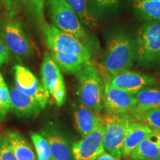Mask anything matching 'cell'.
Instances as JSON below:
<instances>
[{"label":"cell","instance_id":"cell-1","mask_svg":"<svg viewBox=\"0 0 160 160\" xmlns=\"http://www.w3.org/2000/svg\"><path fill=\"white\" fill-rule=\"evenodd\" d=\"M136 59L135 40L125 32L113 33L106 45L104 68L110 77L128 71Z\"/></svg>","mask_w":160,"mask_h":160},{"label":"cell","instance_id":"cell-2","mask_svg":"<svg viewBox=\"0 0 160 160\" xmlns=\"http://www.w3.org/2000/svg\"><path fill=\"white\" fill-rule=\"evenodd\" d=\"M49 14L53 25L93 48L96 41L89 34L79 17L66 0H47Z\"/></svg>","mask_w":160,"mask_h":160},{"label":"cell","instance_id":"cell-3","mask_svg":"<svg viewBox=\"0 0 160 160\" xmlns=\"http://www.w3.org/2000/svg\"><path fill=\"white\" fill-rule=\"evenodd\" d=\"M88 62L76 73L77 93L83 105L99 113L102 109L104 82L97 68Z\"/></svg>","mask_w":160,"mask_h":160},{"label":"cell","instance_id":"cell-4","mask_svg":"<svg viewBox=\"0 0 160 160\" xmlns=\"http://www.w3.org/2000/svg\"><path fill=\"white\" fill-rule=\"evenodd\" d=\"M134 117L129 113H108L102 118L105 151L117 158L122 157V147Z\"/></svg>","mask_w":160,"mask_h":160},{"label":"cell","instance_id":"cell-5","mask_svg":"<svg viewBox=\"0 0 160 160\" xmlns=\"http://www.w3.org/2000/svg\"><path fill=\"white\" fill-rule=\"evenodd\" d=\"M136 43V59L150 66L160 62V21H146L140 28Z\"/></svg>","mask_w":160,"mask_h":160},{"label":"cell","instance_id":"cell-6","mask_svg":"<svg viewBox=\"0 0 160 160\" xmlns=\"http://www.w3.org/2000/svg\"><path fill=\"white\" fill-rule=\"evenodd\" d=\"M43 37L51 51L73 53L89 61L93 55V48L83 43L69 33L45 22L42 26Z\"/></svg>","mask_w":160,"mask_h":160},{"label":"cell","instance_id":"cell-7","mask_svg":"<svg viewBox=\"0 0 160 160\" xmlns=\"http://www.w3.org/2000/svg\"><path fill=\"white\" fill-rule=\"evenodd\" d=\"M41 74L45 88L48 91L58 106L62 105L66 99L65 81L59 66L48 52L44 56Z\"/></svg>","mask_w":160,"mask_h":160},{"label":"cell","instance_id":"cell-8","mask_svg":"<svg viewBox=\"0 0 160 160\" xmlns=\"http://www.w3.org/2000/svg\"><path fill=\"white\" fill-rule=\"evenodd\" d=\"M104 107L108 113H132L135 111L137 100L135 95L113 87L108 79L104 81Z\"/></svg>","mask_w":160,"mask_h":160},{"label":"cell","instance_id":"cell-9","mask_svg":"<svg viewBox=\"0 0 160 160\" xmlns=\"http://www.w3.org/2000/svg\"><path fill=\"white\" fill-rule=\"evenodd\" d=\"M13 70L16 88L25 95L35 99L41 105L42 108H45L49 100L48 91L45 88L42 84L38 81L37 77L27 68L16 65Z\"/></svg>","mask_w":160,"mask_h":160},{"label":"cell","instance_id":"cell-10","mask_svg":"<svg viewBox=\"0 0 160 160\" xmlns=\"http://www.w3.org/2000/svg\"><path fill=\"white\" fill-rule=\"evenodd\" d=\"M104 151L102 122L88 135L76 142L72 148V153L75 160H96Z\"/></svg>","mask_w":160,"mask_h":160},{"label":"cell","instance_id":"cell-11","mask_svg":"<svg viewBox=\"0 0 160 160\" xmlns=\"http://www.w3.org/2000/svg\"><path fill=\"white\" fill-rule=\"evenodd\" d=\"M108 79L112 86L132 95L137 94L138 92L146 87L154 85L157 82L152 76L128 71L122 72L114 77L108 78Z\"/></svg>","mask_w":160,"mask_h":160},{"label":"cell","instance_id":"cell-12","mask_svg":"<svg viewBox=\"0 0 160 160\" xmlns=\"http://www.w3.org/2000/svg\"><path fill=\"white\" fill-rule=\"evenodd\" d=\"M5 43L15 54L28 57L32 54V48L28 37L17 22H9L3 28Z\"/></svg>","mask_w":160,"mask_h":160},{"label":"cell","instance_id":"cell-13","mask_svg":"<svg viewBox=\"0 0 160 160\" xmlns=\"http://www.w3.org/2000/svg\"><path fill=\"white\" fill-rule=\"evenodd\" d=\"M43 137L48 141L53 160H73L69 145L65 138L59 131L52 128H47L42 131Z\"/></svg>","mask_w":160,"mask_h":160},{"label":"cell","instance_id":"cell-14","mask_svg":"<svg viewBox=\"0 0 160 160\" xmlns=\"http://www.w3.org/2000/svg\"><path fill=\"white\" fill-rule=\"evenodd\" d=\"M9 93L11 109L20 117H31L37 114L42 109L37 100L25 95L17 88H13Z\"/></svg>","mask_w":160,"mask_h":160},{"label":"cell","instance_id":"cell-15","mask_svg":"<svg viewBox=\"0 0 160 160\" xmlns=\"http://www.w3.org/2000/svg\"><path fill=\"white\" fill-rule=\"evenodd\" d=\"M158 157H160V131L153 128L129 156L133 160H144Z\"/></svg>","mask_w":160,"mask_h":160},{"label":"cell","instance_id":"cell-16","mask_svg":"<svg viewBox=\"0 0 160 160\" xmlns=\"http://www.w3.org/2000/svg\"><path fill=\"white\" fill-rule=\"evenodd\" d=\"M74 120L78 131L83 137L91 133L102 122L99 113L83 105L76 110Z\"/></svg>","mask_w":160,"mask_h":160},{"label":"cell","instance_id":"cell-17","mask_svg":"<svg viewBox=\"0 0 160 160\" xmlns=\"http://www.w3.org/2000/svg\"><path fill=\"white\" fill-rule=\"evenodd\" d=\"M152 131V128L141 122H133L122 147V156L129 157L142 140Z\"/></svg>","mask_w":160,"mask_h":160},{"label":"cell","instance_id":"cell-18","mask_svg":"<svg viewBox=\"0 0 160 160\" xmlns=\"http://www.w3.org/2000/svg\"><path fill=\"white\" fill-rule=\"evenodd\" d=\"M86 28L95 29L98 27L99 15L92 7L89 0H66Z\"/></svg>","mask_w":160,"mask_h":160},{"label":"cell","instance_id":"cell-19","mask_svg":"<svg viewBox=\"0 0 160 160\" xmlns=\"http://www.w3.org/2000/svg\"><path fill=\"white\" fill-rule=\"evenodd\" d=\"M5 137L11 145L17 160H38L31 144L20 133L9 131Z\"/></svg>","mask_w":160,"mask_h":160},{"label":"cell","instance_id":"cell-20","mask_svg":"<svg viewBox=\"0 0 160 160\" xmlns=\"http://www.w3.org/2000/svg\"><path fill=\"white\" fill-rule=\"evenodd\" d=\"M51 55L60 70L68 73H76L87 62V59L73 53L51 51Z\"/></svg>","mask_w":160,"mask_h":160},{"label":"cell","instance_id":"cell-21","mask_svg":"<svg viewBox=\"0 0 160 160\" xmlns=\"http://www.w3.org/2000/svg\"><path fill=\"white\" fill-rule=\"evenodd\" d=\"M135 97L137 100V105L133 113L160 108V88L146 87L138 92Z\"/></svg>","mask_w":160,"mask_h":160},{"label":"cell","instance_id":"cell-22","mask_svg":"<svg viewBox=\"0 0 160 160\" xmlns=\"http://www.w3.org/2000/svg\"><path fill=\"white\" fill-rule=\"evenodd\" d=\"M133 8L139 19L145 21H160V1L134 0Z\"/></svg>","mask_w":160,"mask_h":160},{"label":"cell","instance_id":"cell-23","mask_svg":"<svg viewBox=\"0 0 160 160\" xmlns=\"http://www.w3.org/2000/svg\"><path fill=\"white\" fill-rule=\"evenodd\" d=\"M31 137L37 151L38 160H51L50 145L46 138L37 133H31Z\"/></svg>","mask_w":160,"mask_h":160},{"label":"cell","instance_id":"cell-24","mask_svg":"<svg viewBox=\"0 0 160 160\" xmlns=\"http://www.w3.org/2000/svg\"><path fill=\"white\" fill-rule=\"evenodd\" d=\"M133 117L151 128L160 131V108L151 109L139 113H133Z\"/></svg>","mask_w":160,"mask_h":160},{"label":"cell","instance_id":"cell-25","mask_svg":"<svg viewBox=\"0 0 160 160\" xmlns=\"http://www.w3.org/2000/svg\"><path fill=\"white\" fill-rule=\"evenodd\" d=\"M122 0H89L99 17L102 13L117 9Z\"/></svg>","mask_w":160,"mask_h":160},{"label":"cell","instance_id":"cell-26","mask_svg":"<svg viewBox=\"0 0 160 160\" xmlns=\"http://www.w3.org/2000/svg\"><path fill=\"white\" fill-rule=\"evenodd\" d=\"M24 1L34 17L37 22L42 27L45 22L44 18V5H45V0H24Z\"/></svg>","mask_w":160,"mask_h":160},{"label":"cell","instance_id":"cell-27","mask_svg":"<svg viewBox=\"0 0 160 160\" xmlns=\"http://www.w3.org/2000/svg\"><path fill=\"white\" fill-rule=\"evenodd\" d=\"M0 160H17L8 141L2 135H0Z\"/></svg>","mask_w":160,"mask_h":160},{"label":"cell","instance_id":"cell-28","mask_svg":"<svg viewBox=\"0 0 160 160\" xmlns=\"http://www.w3.org/2000/svg\"><path fill=\"white\" fill-rule=\"evenodd\" d=\"M0 106L6 113L11 108L9 90L5 81L0 82Z\"/></svg>","mask_w":160,"mask_h":160},{"label":"cell","instance_id":"cell-29","mask_svg":"<svg viewBox=\"0 0 160 160\" xmlns=\"http://www.w3.org/2000/svg\"><path fill=\"white\" fill-rule=\"evenodd\" d=\"M10 50L7 47L5 42L0 39V66L7 62L9 59Z\"/></svg>","mask_w":160,"mask_h":160},{"label":"cell","instance_id":"cell-30","mask_svg":"<svg viewBox=\"0 0 160 160\" xmlns=\"http://www.w3.org/2000/svg\"><path fill=\"white\" fill-rule=\"evenodd\" d=\"M96 160H120V158H117L111 154L108 153V152L104 151L103 153H102L99 157H97V159Z\"/></svg>","mask_w":160,"mask_h":160},{"label":"cell","instance_id":"cell-31","mask_svg":"<svg viewBox=\"0 0 160 160\" xmlns=\"http://www.w3.org/2000/svg\"><path fill=\"white\" fill-rule=\"evenodd\" d=\"M6 113H6V112L4 111L2 108L1 106H0V119H2V118L5 116Z\"/></svg>","mask_w":160,"mask_h":160},{"label":"cell","instance_id":"cell-32","mask_svg":"<svg viewBox=\"0 0 160 160\" xmlns=\"http://www.w3.org/2000/svg\"><path fill=\"white\" fill-rule=\"evenodd\" d=\"M144 160H160V157H156V158H152V159H144Z\"/></svg>","mask_w":160,"mask_h":160},{"label":"cell","instance_id":"cell-33","mask_svg":"<svg viewBox=\"0 0 160 160\" xmlns=\"http://www.w3.org/2000/svg\"><path fill=\"white\" fill-rule=\"evenodd\" d=\"M153 1H160V0H153Z\"/></svg>","mask_w":160,"mask_h":160},{"label":"cell","instance_id":"cell-34","mask_svg":"<svg viewBox=\"0 0 160 160\" xmlns=\"http://www.w3.org/2000/svg\"><path fill=\"white\" fill-rule=\"evenodd\" d=\"M51 160H53V159H51Z\"/></svg>","mask_w":160,"mask_h":160}]
</instances>
